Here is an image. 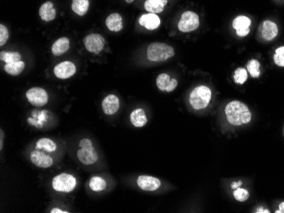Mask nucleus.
I'll list each match as a JSON object with an SVG mask.
<instances>
[{
    "label": "nucleus",
    "mask_w": 284,
    "mask_h": 213,
    "mask_svg": "<svg viewBox=\"0 0 284 213\" xmlns=\"http://www.w3.org/2000/svg\"><path fill=\"white\" fill-rule=\"evenodd\" d=\"M226 116L231 125L241 126L249 123L252 119V114L249 107L240 101H231L225 109Z\"/></svg>",
    "instance_id": "1"
},
{
    "label": "nucleus",
    "mask_w": 284,
    "mask_h": 213,
    "mask_svg": "<svg viewBox=\"0 0 284 213\" xmlns=\"http://www.w3.org/2000/svg\"><path fill=\"white\" fill-rule=\"evenodd\" d=\"M174 55V48L164 43H152L146 50L147 59L152 62H163Z\"/></svg>",
    "instance_id": "2"
},
{
    "label": "nucleus",
    "mask_w": 284,
    "mask_h": 213,
    "mask_svg": "<svg viewBox=\"0 0 284 213\" xmlns=\"http://www.w3.org/2000/svg\"><path fill=\"white\" fill-rule=\"evenodd\" d=\"M211 89L201 85L191 92L189 97L190 105L195 110H202L208 106L211 101Z\"/></svg>",
    "instance_id": "3"
},
{
    "label": "nucleus",
    "mask_w": 284,
    "mask_h": 213,
    "mask_svg": "<svg viewBox=\"0 0 284 213\" xmlns=\"http://www.w3.org/2000/svg\"><path fill=\"white\" fill-rule=\"evenodd\" d=\"M51 185L56 191L70 193L76 187V178L69 173H60L53 178Z\"/></svg>",
    "instance_id": "4"
},
{
    "label": "nucleus",
    "mask_w": 284,
    "mask_h": 213,
    "mask_svg": "<svg viewBox=\"0 0 284 213\" xmlns=\"http://www.w3.org/2000/svg\"><path fill=\"white\" fill-rule=\"evenodd\" d=\"M199 16L193 11H186L180 16L178 28L181 32H191L199 28Z\"/></svg>",
    "instance_id": "5"
},
{
    "label": "nucleus",
    "mask_w": 284,
    "mask_h": 213,
    "mask_svg": "<svg viewBox=\"0 0 284 213\" xmlns=\"http://www.w3.org/2000/svg\"><path fill=\"white\" fill-rule=\"evenodd\" d=\"M26 97L29 103L36 107H41L45 106L49 101L47 92L44 88L39 87L30 88L26 93Z\"/></svg>",
    "instance_id": "6"
},
{
    "label": "nucleus",
    "mask_w": 284,
    "mask_h": 213,
    "mask_svg": "<svg viewBox=\"0 0 284 213\" xmlns=\"http://www.w3.org/2000/svg\"><path fill=\"white\" fill-rule=\"evenodd\" d=\"M106 41L101 35L92 33L84 38V44L86 50L92 53L98 54L104 49Z\"/></svg>",
    "instance_id": "7"
},
{
    "label": "nucleus",
    "mask_w": 284,
    "mask_h": 213,
    "mask_svg": "<svg viewBox=\"0 0 284 213\" xmlns=\"http://www.w3.org/2000/svg\"><path fill=\"white\" fill-rule=\"evenodd\" d=\"M30 160L34 166H38L39 168H49L54 163V160L51 156L39 150L32 151L31 152Z\"/></svg>",
    "instance_id": "8"
},
{
    "label": "nucleus",
    "mask_w": 284,
    "mask_h": 213,
    "mask_svg": "<svg viewBox=\"0 0 284 213\" xmlns=\"http://www.w3.org/2000/svg\"><path fill=\"white\" fill-rule=\"evenodd\" d=\"M77 72L76 66L71 61H63L55 66L54 74L57 79H68Z\"/></svg>",
    "instance_id": "9"
},
{
    "label": "nucleus",
    "mask_w": 284,
    "mask_h": 213,
    "mask_svg": "<svg viewBox=\"0 0 284 213\" xmlns=\"http://www.w3.org/2000/svg\"><path fill=\"white\" fill-rule=\"evenodd\" d=\"M77 157L79 161L84 165H92L98 160V153L94 146L92 147L80 148L77 151Z\"/></svg>",
    "instance_id": "10"
},
{
    "label": "nucleus",
    "mask_w": 284,
    "mask_h": 213,
    "mask_svg": "<svg viewBox=\"0 0 284 213\" xmlns=\"http://www.w3.org/2000/svg\"><path fill=\"white\" fill-rule=\"evenodd\" d=\"M137 185L142 190L155 191L160 188L161 181L152 176L141 175L137 179Z\"/></svg>",
    "instance_id": "11"
},
{
    "label": "nucleus",
    "mask_w": 284,
    "mask_h": 213,
    "mask_svg": "<svg viewBox=\"0 0 284 213\" xmlns=\"http://www.w3.org/2000/svg\"><path fill=\"white\" fill-rule=\"evenodd\" d=\"M101 107L103 112L108 115L112 116L118 111L120 108V101L117 96L115 94H109L104 98L101 103Z\"/></svg>",
    "instance_id": "12"
},
{
    "label": "nucleus",
    "mask_w": 284,
    "mask_h": 213,
    "mask_svg": "<svg viewBox=\"0 0 284 213\" xmlns=\"http://www.w3.org/2000/svg\"><path fill=\"white\" fill-rule=\"evenodd\" d=\"M250 26L251 20L245 16H237L232 22V27L239 37H246L250 33Z\"/></svg>",
    "instance_id": "13"
},
{
    "label": "nucleus",
    "mask_w": 284,
    "mask_h": 213,
    "mask_svg": "<svg viewBox=\"0 0 284 213\" xmlns=\"http://www.w3.org/2000/svg\"><path fill=\"white\" fill-rule=\"evenodd\" d=\"M259 32L264 40H273L278 34V25L271 21H265L259 27Z\"/></svg>",
    "instance_id": "14"
},
{
    "label": "nucleus",
    "mask_w": 284,
    "mask_h": 213,
    "mask_svg": "<svg viewBox=\"0 0 284 213\" xmlns=\"http://www.w3.org/2000/svg\"><path fill=\"white\" fill-rule=\"evenodd\" d=\"M140 25L144 27L147 30H155L158 28V27L161 24V20L158 17V15L148 13L142 15L139 19Z\"/></svg>",
    "instance_id": "15"
},
{
    "label": "nucleus",
    "mask_w": 284,
    "mask_h": 213,
    "mask_svg": "<svg viewBox=\"0 0 284 213\" xmlns=\"http://www.w3.org/2000/svg\"><path fill=\"white\" fill-rule=\"evenodd\" d=\"M39 16L44 22H49L53 21L57 16V10L55 9L54 4L52 2H45L42 4L38 11Z\"/></svg>",
    "instance_id": "16"
},
{
    "label": "nucleus",
    "mask_w": 284,
    "mask_h": 213,
    "mask_svg": "<svg viewBox=\"0 0 284 213\" xmlns=\"http://www.w3.org/2000/svg\"><path fill=\"white\" fill-rule=\"evenodd\" d=\"M70 49V40L66 37H62L59 39H57L55 42L52 47H51V52L56 56H60L63 53H66Z\"/></svg>",
    "instance_id": "17"
},
{
    "label": "nucleus",
    "mask_w": 284,
    "mask_h": 213,
    "mask_svg": "<svg viewBox=\"0 0 284 213\" xmlns=\"http://www.w3.org/2000/svg\"><path fill=\"white\" fill-rule=\"evenodd\" d=\"M106 25L112 31H120L123 29V18L117 13H113L106 20Z\"/></svg>",
    "instance_id": "18"
},
{
    "label": "nucleus",
    "mask_w": 284,
    "mask_h": 213,
    "mask_svg": "<svg viewBox=\"0 0 284 213\" xmlns=\"http://www.w3.org/2000/svg\"><path fill=\"white\" fill-rule=\"evenodd\" d=\"M130 122L136 128H142L147 123V117L144 110L141 108L133 110L130 114Z\"/></svg>",
    "instance_id": "19"
},
{
    "label": "nucleus",
    "mask_w": 284,
    "mask_h": 213,
    "mask_svg": "<svg viewBox=\"0 0 284 213\" xmlns=\"http://www.w3.org/2000/svg\"><path fill=\"white\" fill-rule=\"evenodd\" d=\"M168 3V0H146L145 10L149 13L158 14L164 11V6Z\"/></svg>",
    "instance_id": "20"
},
{
    "label": "nucleus",
    "mask_w": 284,
    "mask_h": 213,
    "mask_svg": "<svg viewBox=\"0 0 284 213\" xmlns=\"http://www.w3.org/2000/svg\"><path fill=\"white\" fill-rule=\"evenodd\" d=\"M36 150L44 151L45 152H55L57 150V145L52 139L49 138H39L36 143Z\"/></svg>",
    "instance_id": "21"
},
{
    "label": "nucleus",
    "mask_w": 284,
    "mask_h": 213,
    "mask_svg": "<svg viewBox=\"0 0 284 213\" xmlns=\"http://www.w3.org/2000/svg\"><path fill=\"white\" fill-rule=\"evenodd\" d=\"M3 69L10 75L18 76L23 72V70L25 69V62L22 60H19L16 62L7 63L4 65Z\"/></svg>",
    "instance_id": "22"
},
{
    "label": "nucleus",
    "mask_w": 284,
    "mask_h": 213,
    "mask_svg": "<svg viewBox=\"0 0 284 213\" xmlns=\"http://www.w3.org/2000/svg\"><path fill=\"white\" fill-rule=\"evenodd\" d=\"M88 0H73L72 2V10L79 16H85L88 10Z\"/></svg>",
    "instance_id": "23"
},
{
    "label": "nucleus",
    "mask_w": 284,
    "mask_h": 213,
    "mask_svg": "<svg viewBox=\"0 0 284 213\" xmlns=\"http://www.w3.org/2000/svg\"><path fill=\"white\" fill-rule=\"evenodd\" d=\"M107 185H108L107 181L104 179L97 176L91 178L88 183L89 188L94 192L103 191L107 188Z\"/></svg>",
    "instance_id": "24"
},
{
    "label": "nucleus",
    "mask_w": 284,
    "mask_h": 213,
    "mask_svg": "<svg viewBox=\"0 0 284 213\" xmlns=\"http://www.w3.org/2000/svg\"><path fill=\"white\" fill-rule=\"evenodd\" d=\"M22 59V55L18 52H8V51H2L0 53V60L7 63L16 62Z\"/></svg>",
    "instance_id": "25"
},
{
    "label": "nucleus",
    "mask_w": 284,
    "mask_h": 213,
    "mask_svg": "<svg viewBox=\"0 0 284 213\" xmlns=\"http://www.w3.org/2000/svg\"><path fill=\"white\" fill-rule=\"evenodd\" d=\"M259 67H260V64L257 60H250L247 65V69L254 79L259 78V75H260Z\"/></svg>",
    "instance_id": "26"
},
{
    "label": "nucleus",
    "mask_w": 284,
    "mask_h": 213,
    "mask_svg": "<svg viewBox=\"0 0 284 213\" xmlns=\"http://www.w3.org/2000/svg\"><path fill=\"white\" fill-rule=\"evenodd\" d=\"M170 76L168 75L166 73H162L157 79V86L161 91H166L168 86L170 83Z\"/></svg>",
    "instance_id": "27"
},
{
    "label": "nucleus",
    "mask_w": 284,
    "mask_h": 213,
    "mask_svg": "<svg viewBox=\"0 0 284 213\" xmlns=\"http://www.w3.org/2000/svg\"><path fill=\"white\" fill-rule=\"evenodd\" d=\"M248 79V72L243 68H238L234 73V81L238 84H243Z\"/></svg>",
    "instance_id": "28"
},
{
    "label": "nucleus",
    "mask_w": 284,
    "mask_h": 213,
    "mask_svg": "<svg viewBox=\"0 0 284 213\" xmlns=\"http://www.w3.org/2000/svg\"><path fill=\"white\" fill-rule=\"evenodd\" d=\"M233 195L234 198L240 202H244L250 198V193L245 188H236L233 192Z\"/></svg>",
    "instance_id": "29"
},
{
    "label": "nucleus",
    "mask_w": 284,
    "mask_h": 213,
    "mask_svg": "<svg viewBox=\"0 0 284 213\" xmlns=\"http://www.w3.org/2000/svg\"><path fill=\"white\" fill-rule=\"evenodd\" d=\"M273 60L276 65L284 67V46L279 47L276 50Z\"/></svg>",
    "instance_id": "30"
},
{
    "label": "nucleus",
    "mask_w": 284,
    "mask_h": 213,
    "mask_svg": "<svg viewBox=\"0 0 284 213\" xmlns=\"http://www.w3.org/2000/svg\"><path fill=\"white\" fill-rule=\"evenodd\" d=\"M10 38V33L7 29L6 27H4L3 24L0 25V45L3 46L6 44L7 41Z\"/></svg>",
    "instance_id": "31"
},
{
    "label": "nucleus",
    "mask_w": 284,
    "mask_h": 213,
    "mask_svg": "<svg viewBox=\"0 0 284 213\" xmlns=\"http://www.w3.org/2000/svg\"><path fill=\"white\" fill-rule=\"evenodd\" d=\"M92 146H93V143L89 138H83L79 142V147L80 148L92 147Z\"/></svg>",
    "instance_id": "32"
},
{
    "label": "nucleus",
    "mask_w": 284,
    "mask_h": 213,
    "mask_svg": "<svg viewBox=\"0 0 284 213\" xmlns=\"http://www.w3.org/2000/svg\"><path fill=\"white\" fill-rule=\"evenodd\" d=\"M177 85H178V81L175 79H171L170 83L168 86L166 92L174 91V89L176 88Z\"/></svg>",
    "instance_id": "33"
},
{
    "label": "nucleus",
    "mask_w": 284,
    "mask_h": 213,
    "mask_svg": "<svg viewBox=\"0 0 284 213\" xmlns=\"http://www.w3.org/2000/svg\"><path fill=\"white\" fill-rule=\"evenodd\" d=\"M51 213H67L68 212L67 211H63L60 209V208H53L52 210L51 211Z\"/></svg>",
    "instance_id": "34"
},
{
    "label": "nucleus",
    "mask_w": 284,
    "mask_h": 213,
    "mask_svg": "<svg viewBox=\"0 0 284 213\" xmlns=\"http://www.w3.org/2000/svg\"><path fill=\"white\" fill-rule=\"evenodd\" d=\"M276 213H284V201L279 205V209L276 212Z\"/></svg>",
    "instance_id": "35"
},
{
    "label": "nucleus",
    "mask_w": 284,
    "mask_h": 213,
    "mask_svg": "<svg viewBox=\"0 0 284 213\" xmlns=\"http://www.w3.org/2000/svg\"><path fill=\"white\" fill-rule=\"evenodd\" d=\"M242 184H243L242 181H239L238 183H233V184L231 185V188H235V189H236V188H238L240 185H242Z\"/></svg>",
    "instance_id": "36"
},
{
    "label": "nucleus",
    "mask_w": 284,
    "mask_h": 213,
    "mask_svg": "<svg viewBox=\"0 0 284 213\" xmlns=\"http://www.w3.org/2000/svg\"><path fill=\"white\" fill-rule=\"evenodd\" d=\"M256 213H270L268 210H265V209H263V208H259V209H257Z\"/></svg>",
    "instance_id": "37"
},
{
    "label": "nucleus",
    "mask_w": 284,
    "mask_h": 213,
    "mask_svg": "<svg viewBox=\"0 0 284 213\" xmlns=\"http://www.w3.org/2000/svg\"><path fill=\"white\" fill-rule=\"evenodd\" d=\"M125 1H126L127 3H133V1H134V0H125Z\"/></svg>",
    "instance_id": "38"
}]
</instances>
